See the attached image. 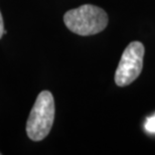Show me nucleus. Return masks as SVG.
<instances>
[{"instance_id":"f03ea898","label":"nucleus","mask_w":155,"mask_h":155,"mask_svg":"<svg viewBox=\"0 0 155 155\" xmlns=\"http://www.w3.org/2000/svg\"><path fill=\"white\" fill-rule=\"evenodd\" d=\"M54 100L48 91H42L30 111L26 122V133L32 141L45 139L51 132L54 120Z\"/></svg>"},{"instance_id":"20e7f679","label":"nucleus","mask_w":155,"mask_h":155,"mask_svg":"<svg viewBox=\"0 0 155 155\" xmlns=\"http://www.w3.org/2000/svg\"><path fill=\"white\" fill-rule=\"evenodd\" d=\"M145 129L150 133H155V114L152 117L147 118L145 122Z\"/></svg>"},{"instance_id":"39448f33","label":"nucleus","mask_w":155,"mask_h":155,"mask_svg":"<svg viewBox=\"0 0 155 155\" xmlns=\"http://www.w3.org/2000/svg\"><path fill=\"white\" fill-rule=\"evenodd\" d=\"M5 33L4 30V23H3V18L1 15V12H0V38H2V35Z\"/></svg>"},{"instance_id":"7ed1b4c3","label":"nucleus","mask_w":155,"mask_h":155,"mask_svg":"<svg viewBox=\"0 0 155 155\" xmlns=\"http://www.w3.org/2000/svg\"><path fill=\"white\" fill-rule=\"evenodd\" d=\"M145 48L140 41H132L122 54L115 73V83L119 87H126L133 83L141 74L143 68Z\"/></svg>"},{"instance_id":"423d86ee","label":"nucleus","mask_w":155,"mask_h":155,"mask_svg":"<svg viewBox=\"0 0 155 155\" xmlns=\"http://www.w3.org/2000/svg\"><path fill=\"white\" fill-rule=\"evenodd\" d=\"M0 155H1V153H0Z\"/></svg>"},{"instance_id":"f257e3e1","label":"nucleus","mask_w":155,"mask_h":155,"mask_svg":"<svg viewBox=\"0 0 155 155\" xmlns=\"http://www.w3.org/2000/svg\"><path fill=\"white\" fill-rule=\"evenodd\" d=\"M64 22L76 35L88 36L103 31L108 25V15L98 6L85 4L71 9L64 15Z\"/></svg>"}]
</instances>
